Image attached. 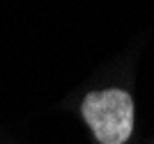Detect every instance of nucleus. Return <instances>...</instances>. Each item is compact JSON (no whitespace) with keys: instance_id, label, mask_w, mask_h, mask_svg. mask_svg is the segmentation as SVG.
<instances>
[{"instance_id":"f257e3e1","label":"nucleus","mask_w":154,"mask_h":144,"mask_svg":"<svg viewBox=\"0 0 154 144\" xmlns=\"http://www.w3.org/2000/svg\"><path fill=\"white\" fill-rule=\"evenodd\" d=\"M81 112L101 144H124L134 133V98L124 89L90 92Z\"/></svg>"}]
</instances>
